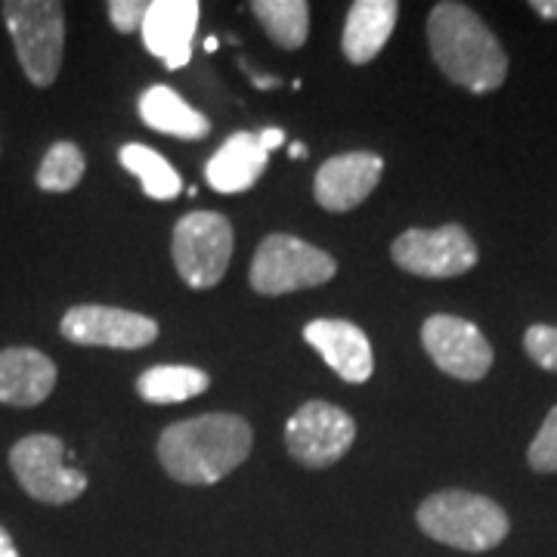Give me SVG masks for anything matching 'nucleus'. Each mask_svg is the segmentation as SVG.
<instances>
[{"instance_id": "1", "label": "nucleus", "mask_w": 557, "mask_h": 557, "mask_svg": "<svg viewBox=\"0 0 557 557\" xmlns=\"http://www.w3.org/2000/svg\"><path fill=\"white\" fill-rule=\"evenodd\" d=\"M251 424L230 412L186 418L171 424L159 437L161 468L189 486L218 483L236 471L251 453Z\"/></svg>"}, {"instance_id": "2", "label": "nucleus", "mask_w": 557, "mask_h": 557, "mask_svg": "<svg viewBox=\"0 0 557 557\" xmlns=\"http://www.w3.org/2000/svg\"><path fill=\"white\" fill-rule=\"evenodd\" d=\"M428 44L440 72L471 94H490L508 78V53L465 3L446 0L431 10Z\"/></svg>"}, {"instance_id": "3", "label": "nucleus", "mask_w": 557, "mask_h": 557, "mask_svg": "<svg viewBox=\"0 0 557 557\" xmlns=\"http://www.w3.org/2000/svg\"><path fill=\"white\" fill-rule=\"evenodd\" d=\"M416 520L424 536L471 555L502 545L511 530V520L493 498L468 490H443L428 496L421 502Z\"/></svg>"}, {"instance_id": "4", "label": "nucleus", "mask_w": 557, "mask_h": 557, "mask_svg": "<svg viewBox=\"0 0 557 557\" xmlns=\"http://www.w3.org/2000/svg\"><path fill=\"white\" fill-rule=\"evenodd\" d=\"M7 32L13 38L25 78L35 87H50L62 65L65 47V10L53 0H7L0 7Z\"/></svg>"}, {"instance_id": "5", "label": "nucleus", "mask_w": 557, "mask_h": 557, "mask_svg": "<svg viewBox=\"0 0 557 557\" xmlns=\"http://www.w3.org/2000/svg\"><path fill=\"white\" fill-rule=\"evenodd\" d=\"M338 263L322 248L300 242L285 233H273L260 242L258 255L251 260V288L258 295L276 298L298 288H317L335 278Z\"/></svg>"}, {"instance_id": "6", "label": "nucleus", "mask_w": 557, "mask_h": 557, "mask_svg": "<svg viewBox=\"0 0 557 557\" xmlns=\"http://www.w3.org/2000/svg\"><path fill=\"white\" fill-rule=\"evenodd\" d=\"M233 223L214 211H193L174 226V267L193 288H214L233 258Z\"/></svg>"}, {"instance_id": "7", "label": "nucleus", "mask_w": 557, "mask_h": 557, "mask_svg": "<svg viewBox=\"0 0 557 557\" xmlns=\"http://www.w3.org/2000/svg\"><path fill=\"white\" fill-rule=\"evenodd\" d=\"M62 456H65V446L60 437L32 434L10 449V468L28 496L44 505H65L87 490V478L75 468H69Z\"/></svg>"}, {"instance_id": "8", "label": "nucleus", "mask_w": 557, "mask_h": 557, "mask_svg": "<svg viewBox=\"0 0 557 557\" xmlns=\"http://www.w3.org/2000/svg\"><path fill=\"white\" fill-rule=\"evenodd\" d=\"M357 421L344 409L310 399L285 424V446L307 468H329L354 446Z\"/></svg>"}, {"instance_id": "9", "label": "nucleus", "mask_w": 557, "mask_h": 557, "mask_svg": "<svg viewBox=\"0 0 557 557\" xmlns=\"http://www.w3.org/2000/svg\"><path fill=\"white\" fill-rule=\"evenodd\" d=\"M391 255L412 276L453 278L478 263V245L458 223H449L440 230H406L391 245Z\"/></svg>"}, {"instance_id": "10", "label": "nucleus", "mask_w": 557, "mask_h": 557, "mask_svg": "<svg viewBox=\"0 0 557 557\" xmlns=\"http://www.w3.org/2000/svg\"><path fill=\"white\" fill-rule=\"evenodd\" d=\"M421 344L440 372L458 381H480L493 369V347L474 322L437 313L421 325Z\"/></svg>"}, {"instance_id": "11", "label": "nucleus", "mask_w": 557, "mask_h": 557, "mask_svg": "<svg viewBox=\"0 0 557 557\" xmlns=\"http://www.w3.org/2000/svg\"><path fill=\"white\" fill-rule=\"evenodd\" d=\"M62 338L81 347H115L139 350L159 338V322L134 310L81 304L62 317Z\"/></svg>"}, {"instance_id": "12", "label": "nucleus", "mask_w": 557, "mask_h": 557, "mask_svg": "<svg viewBox=\"0 0 557 557\" xmlns=\"http://www.w3.org/2000/svg\"><path fill=\"white\" fill-rule=\"evenodd\" d=\"M381 174H384V161L372 152L335 156L317 171L313 196H317L319 208H325L332 214H344L372 196Z\"/></svg>"}, {"instance_id": "13", "label": "nucleus", "mask_w": 557, "mask_h": 557, "mask_svg": "<svg viewBox=\"0 0 557 557\" xmlns=\"http://www.w3.org/2000/svg\"><path fill=\"white\" fill-rule=\"evenodd\" d=\"M199 3L196 0H156L143 20V44L152 57H159L171 72L183 69L193 57V38L199 28Z\"/></svg>"}, {"instance_id": "14", "label": "nucleus", "mask_w": 557, "mask_h": 557, "mask_svg": "<svg viewBox=\"0 0 557 557\" xmlns=\"http://www.w3.org/2000/svg\"><path fill=\"white\" fill-rule=\"evenodd\" d=\"M304 341L317 347L319 357L329 362V369H335L350 384H362L375 372L372 344L366 332L347 319H313L304 329Z\"/></svg>"}, {"instance_id": "15", "label": "nucleus", "mask_w": 557, "mask_h": 557, "mask_svg": "<svg viewBox=\"0 0 557 557\" xmlns=\"http://www.w3.org/2000/svg\"><path fill=\"white\" fill-rule=\"evenodd\" d=\"M57 387L53 359L32 347L0 350V403L7 406H38Z\"/></svg>"}, {"instance_id": "16", "label": "nucleus", "mask_w": 557, "mask_h": 557, "mask_svg": "<svg viewBox=\"0 0 557 557\" xmlns=\"http://www.w3.org/2000/svg\"><path fill=\"white\" fill-rule=\"evenodd\" d=\"M267 156L270 152L260 146L258 134H233L205 164V180L223 196L245 193L263 177Z\"/></svg>"}, {"instance_id": "17", "label": "nucleus", "mask_w": 557, "mask_h": 557, "mask_svg": "<svg viewBox=\"0 0 557 557\" xmlns=\"http://www.w3.org/2000/svg\"><path fill=\"white\" fill-rule=\"evenodd\" d=\"M399 7L394 0H359L350 7L344 22L341 50L354 65H366L379 57L384 44L394 35Z\"/></svg>"}, {"instance_id": "18", "label": "nucleus", "mask_w": 557, "mask_h": 557, "mask_svg": "<svg viewBox=\"0 0 557 557\" xmlns=\"http://www.w3.org/2000/svg\"><path fill=\"white\" fill-rule=\"evenodd\" d=\"M139 119L146 121L152 131L159 134H171L180 139H201L211 131V121L201 112H196L189 102L177 97L171 87L164 84H152L143 90L139 97Z\"/></svg>"}, {"instance_id": "19", "label": "nucleus", "mask_w": 557, "mask_h": 557, "mask_svg": "<svg viewBox=\"0 0 557 557\" xmlns=\"http://www.w3.org/2000/svg\"><path fill=\"white\" fill-rule=\"evenodd\" d=\"M208 372L196 366H152L137 379V394L146 403L168 406V403H183V399L199 397L208 391Z\"/></svg>"}, {"instance_id": "20", "label": "nucleus", "mask_w": 557, "mask_h": 557, "mask_svg": "<svg viewBox=\"0 0 557 557\" xmlns=\"http://www.w3.org/2000/svg\"><path fill=\"white\" fill-rule=\"evenodd\" d=\"M119 161L124 164V171H131L134 177L143 183V193L149 199L171 201L183 193V180L171 168V161L159 156L156 149L143 146V143H127L119 149Z\"/></svg>"}, {"instance_id": "21", "label": "nucleus", "mask_w": 557, "mask_h": 557, "mask_svg": "<svg viewBox=\"0 0 557 557\" xmlns=\"http://www.w3.org/2000/svg\"><path fill=\"white\" fill-rule=\"evenodd\" d=\"M255 16L282 50H298L310 32V7L304 0H258Z\"/></svg>"}, {"instance_id": "22", "label": "nucleus", "mask_w": 557, "mask_h": 557, "mask_svg": "<svg viewBox=\"0 0 557 557\" xmlns=\"http://www.w3.org/2000/svg\"><path fill=\"white\" fill-rule=\"evenodd\" d=\"M84 168H87V161L78 146L69 139H60L47 149V156L40 161L38 186L44 193H69L84 177Z\"/></svg>"}, {"instance_id": "23", "label": "nucleus", "mask_w": 557, "mask_h": 557, "mask_svg": "<svg viewBox=\"0 0 557 557\" xmlns=\"http://www.w3.org/2000/svg\"><path fill=\"white\" fill-rule=\"evenodd\" d=\"M530 468L539 474H557V406L542 421L536 440L530 443Z\"/></svg>"}, {"instance_id": "24", "label": "nucleus", "mask_w": 557, "mask_h": 557, "mask_svg": "<svg viewBox=\"0 0 557 557\" xmlns=\"http://www.w3.org/2000/svg\"><path fill=\"white\" fill-rule=\"evenodd\" d=\"M523 347L530 359L548 369V372H557V329L555 325H530L527 335H523Z\"/></svg>"}, {"instance_id": "25", "label": "nucleus", "mask_w": 557, "mask_h": 557, "mask_svg": "<svg viewBox=\"0 0 557 557\" xmlns=\"http://www.w3.org/2000/svg\"><path fill=\"white\" fill-rule=\"evenodd\" d=\"M146 10H149V3H143V0H112L109 3V22L119 28L121 35H134L137 28H143Z\"/></svg>"}, {"instance_id": "26", "label": "nucleus", "mask_w": 557, "mask_h": 557, "mask_svg": "<svg viewBox=\"0 0 557 557\" xmlns=\"http://www.w3.org/2000/svg\"><path fill=\"white\" fill-rule=\"evenodd\" d=\"M260 146L267 149V152H273V149H278L282 143H285V134L278 131V127H270V131H263V134H258Z\"/></svg>"}, {"instance_id": "27", "label": "nucleus", "mask_w": 557, "mask_h": 557, "mask_svg": "<svg viewBox=\"0 0 557 557\" xmlns=\"http://www.w3.org/2000/svg\"><path fill=\"white\" fill-rule=\"evenodd\" d=\"M533 10H536L542 20H557V0H536Z\"/></svg>"}, {"instance_id": "28", "label": "nucleus", "mask_w": 557, "mask_h": 557, "mask_svg": "<svg viewBox=\"0 0 557 557\" xmlns=\"http://www.w3.org/2000/svg\"><path fill=\"white\" fill-rule=\"evenodd\" d=\"M0 557H20L16 545H13V536L0 527Z\"/></svg>"}, {"instance_id": "29", "label": "nucleus", "mask_w": 557, "mask_h": 557, "mask_svg": "<svg viewBox=\"0 0 557 557\" xmlns=\"http://www.w3.org/2000/svg\"><path fill=\"white\" fill-rule=\"evenodd\" d=\"M288 152H292V159H304V156H307V149H304L300 143H292V149H288Z\"/></svg>"}, {"instance_id": "30", "label": "nucleus", "mask_w": 557, "mask_h": 557, "mask_svg": "<svg viewBox=\"0 0 557 557\" xmlns=\"http://www.w3.org/2000/svg\"><path fill=\"white\" fill-rule=\"evenodd\" d=\"M205 50H208V53H211V50H218V38L205 40Z\"/></svg>"}]
</instances>
